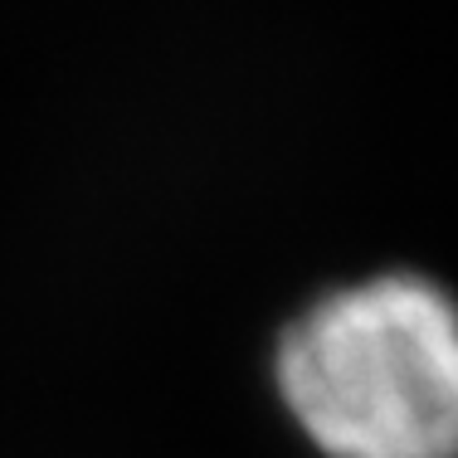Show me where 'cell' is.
<instances>
[{"label": "cell", "instance_id": "obj_1", "mask_svg": "<svg viewBox=\"0 0 458 458\" xmlns=\"http://www.w3.org/2000/svg\"><path fill=\"white\" fill-rule=\"evenodd\" d=\"M268 380L318 458H458V308L390 268L283 322Z\"/></svg>", "mask_w": 458, "mask_h": 458}]
</instances>
